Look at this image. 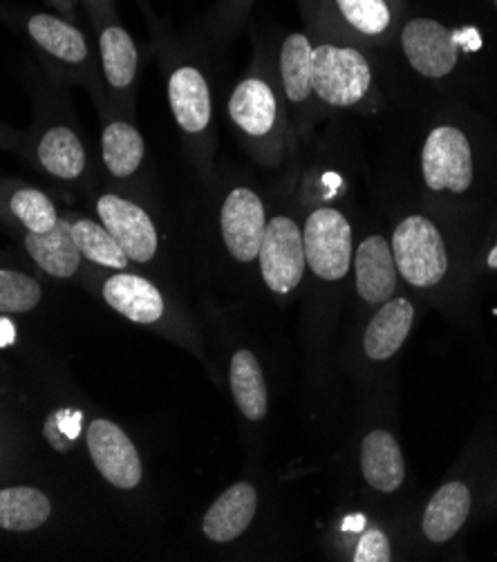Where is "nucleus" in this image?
<instances>
[{
    "label": "nucleus",
    "mask_w": 497,
    "mask_h": 562,
    "mask_svg": "<svg viewBox=\"0 0 497 562\" xmlns=\"http://www.w3.org/2000/svg\"><path fill=\"white\" fill-rule=\"evenodd\" d=\"M229 117L249 137L269 135L279 120V101L271 86L256 77L240 81L229 99Z\"/></svg>",
    "instance_id": "14"
},
{
    "label": "nucleus",
    "mask_w": 497,
    "mask_h": 562,
    "mask_svg": "<svg viewBox=\"0 0 497 562\" xmlns=\"http://www.w3.org/2000/svg\"><path fill=\"white\" fill-rule=\"evenodd\" d=\"M488 267L490 269H497V245L490 249V254H488Z\"/></svg>",
    "instance_id": "31"
},
{
    "label": "nucleus",
    "mask_w": 497,
    "mask_h": 562,
    "mask_svg": "<svg viewBox=\"0 0 497 562\" xmlns=\"http://www.w3.org/2000/svg\"><path fill=\"white\" fill-rule=\"evenodd\" d=\"M70 232H72V238L86 260H90L99 267L117 269V271L128 269L131 258L126 256L122 245L115 240V236L103 227V224L81 217V220L70 222Z\"/></svg>",
    "instance_id": "26"
},
{
    "label": "nucleus",
    "mask_w": 497,
    "mask_h": 562,
    "mask_svg": "<svg viewBox=\"0 0 497 562\" xmlns=\"http://www.w3.org/2000/svg\"><path fill=\"white\" fill-rule=\"evenodd\" d=\"M10 209L14 217L27 229V234H47L59 224V211L38 189H21L12 195Z\"/></svg>",
    "instance_id": "27"
},
{
    "label": "nucleus",
    "mask_w": 497,
    "mask_h": 562,
    "mask_svg": "<svg viewBox=\"0 0 497 562\" xmlns=\"http://www.w3.org/2000/svg\"><path fill=\"white\" fill-rule=\"evenodd\" d=\"M231 395L240 413L249 422H260L267 415V383L260 368V361L249 350H238L229 368Z\"/></svg>",
    "instance_id": "23"
},
{
    "label": "nucleus",
    "mask_w": 497,
    "mask_h": 562,
    "mask_svg": "<svg viewBox=\"0 0 497 562\" xmlns=\"http://www.w3.org/2000/svg\"><path fill=\"white\" fill-rule=\"evenodd\" d=\"M38 280L14 269H0V314H25L41 303Z\"/></svg>",
    "instance_id": "28"
},
{
    "label": "nucleus",
    "mask_w": 497,
    "mask_h": 562,
    "mask_svg": "<svg viewBox=\"0 0 497 562\" xmlns=\"http://www.w3.org/2000/svg\"><path fill=\"white\" fill-rule=\"evenodd\" d=\"M357 292L365 303L381 305L397 290V262L383 236L365 238L357 249Z\"/></svg>",
    "instance_id": "11"
},
{
    "label": "nucleus",
    "mask_w": 497,
    "mask_h": 562,
    "mask_svg": "<svg viewBox=\"0 0 497 562\" xmlns=\"http://www.w3.org/2000/svg\"><path fill=\"white\" fill-rule=\"evenodd\" d=\"M337 5L341 16L365 36H379L393 23V14L385 0H337Z\"/></svg>",
    "instance_id": "29"
},
{
    "label": "nucleus",
    "mask_w": 497,
    "mask_h": 562,
    "mask_svg": "<svg viewBox=\"0 0 497 562\" xmlns=\"http://www.w3.org/2000/svg\"><path fill=\"white\" fill-rule=\"evenodd\" d=\"M408 64L428 79H441L455 70L460 47L455 36L432 19H413L402 32Z\"/></svg>",
    "instance_id": "8"
},
{
    "label": "nucleus",
    "mask_w": 497,
    "mask_h": 562,
    "mask_svg": "<svg viewBox=\"0 0 497 562\" xmlns=\"http://www.w3.org/2000/svg\"><path fill=\"white\" fill-rule=\"evenodd\" d=\"M421 173L432 191H468L473 182V153L466 135L453 126L434 128L421 150Z\"/></svg>",
    "instance_id": "5"
},
{
    "label": "nucleus",
    "mask_w": 497,
    "mask_h": 562,
    "mask_svg": "<svg viewBox=\"0 0 497 562\" xmlns=\"http://www.w3.org/2000/svg\"><path fill=\"white\" fill-rule=\"evenodd\" d=\"M471 514V491L462 482L441 486L428 502L423 514V533L432 542L451 540Z\"/></svg>",
    "instance_id": "18"
},
{
    "label": "nucleus",
    "mask_w": 497,
    "mask_h": 562,
    "mask_svg": "<svg viewBox=\"0 0 497 562\" xmlns=\"http://www.w3.org/2000/svg\"><path fill=\"white\" fill-rule=\"evenodd\" d=\"M397 271L415 288H432L449 269V254L441 234L423 215L406 217L393 236Z\"/></svg>",
    "instance_id": "1"
},
{
    "label": "nucleus",
    "mask_w": 497,
    "mask_h": 562,
    "mask_svg": "<svg viewBox=\"0 0 497 562\" xmlns=\"http://www.w3.org/2000/svg\"><path fill=\"white\" fill-rule=\"evenodd\" d=\"M36 157L52 178L64 182L79 180L86 171V148L68 126H52L45 131L38 142Z\"/></svg>",
    "instance_id": "19"
},
{
    "label": "nucleus",
    "mask_w": 497,
    "mask_h": 562,
    "mask_svg": "<svg viewBox=\"0 0 497 562\" xmlns=\"http://www.w3.org/2000/svg\"><path fill=\"white\" fill-rule=\"evenodd\" d=\"M495 5H497V0H495Z\"/></svg>",
    "instance_id": "32"
},
{
    "label": "nucleus",
    "mask_w": 497,
    "mask_h": 562,
    "mask_svg": "<svg viewBox=\"0 0 497 562\" xmlns=\"http://www.w3.org/2000/svg\"><path fill=\"white\" fill-rule=\"evenodd\" d=\"M103 301L137 325H153L163 316V296L148 278L137 273H113L101 288Z\"/></svg>",
    "instance_id": "10"
},
{
    "label": "nucleus",
    "mask_w": 497,
    "mask_h": 562,
    "mask_svg": "<svg viewBox=\"0 0 497 562\" xmlns=\"http://www.w3.org/2000/svg\"><path fill=\"white\" fill-rule=\"evenodd\" d=\"M173 120L187 133H202L211 122V90L197 68H178L169 79Z\"/></svg>",
    "instance_id": "13"
},
{
    "label": "nucleus",
    "mask_w": 497,
    "mask_h": 562,
    "mask_svg": "<svg viewBox=\"0 0 497 562\" xmlns=\"http://www.w3.org/2000/svg\"><path fill=\"white\" fill-rule=\"evenodd\" d=\"M99 52L103 75L110 88L128 90L137 77L139 66V52L133 36L120 25H108L101 30Z\"/></svg>",
    "instance_id": "24"
},
{
    "label": "nucleus",
    "mask_w": 497,
    "mask_h": 562,
    "mask_svg": "<svg viewBox=\"0 0 497 562\" xmlns=\"http://www.w3.org/2000/svg\"><path fill=\"white\" fill-rule=\"evenodd\" d=\"M52 518V499L34 486L0 488V529L27 533Z\"/></svg>",
    "instance_id": "20"
},
{
    "label": "nucleus",
    "mask_w": 497,
    "mask_h": 562,
    "mask_svg": "<svg viewBox=\"0 0 497 562\" xmlns=\"http://www.w3.org/2000/svg\"><path fill=\"white\" fill-rule=\"evenodd\" d=\"M25 249L30 258L54 278H72L79 271L83 258L72 238L70 222L64 217L47 234H27Z\"/></svg>",
    "instance_id": "17"
},
{
    "label": "nucleus",
    "mask_w": 497,
    "mask_h": 562,
    "mask_svg": "<svg viewBox=\"0 0 497 562\" xmlns=\"http://www.w3.org/2000/svg\"><path fill=\"white\" fill-rule=\"evenodd\" d=\"M86 446L99 475L115 488L131 491L142 484L144 469L128 432L115 422L97 417L86 428Z\"/></svg>",
    "instance_id": "6"
},
{
    "label": "nucleus",
    "mask_w": 497,
    "mask_h": 562,
    "mask_svg": "<svg viewBox=\"0 0 497 562\" xmlns=\"http://www.w3.org/2000/svg\"><path fill=\"white\" fill-rule=\"evenodd\" d=\"M361 469L365 482L381 493H393L404 484L406 464L393 432L374 430L361 443Z\"/></svg>",
    "instance_id": "15"
},
{
    "label": "nucleus",
    "mask_w": 497,
    "mask_h": 562,
    "mask_svg": "<svg viewBox=\"0 0 497 562\" xmlns=\"http://www.w3.org/2000/svg\"><path fill=\"white\" fill-rule=\"evenodd\" d=\"M27 32L34 43L54 59L70 66H79L88 59L86 36L68 21L52 14H34L27 21Z\"/></svg>",
    "instance_id": "21"
},
{
    "label": "nucleus",
    "mask_w": 497,
    "mask_h": 562,
    "mask_svg": "<svg viewBox=\"0 0 497 562\" xmlns=\"http://www.w3.org/2000/svg\"><path fill=\"white\" fill-rule=\"evenodd\" d=\"M312 70L314 47L309 45V38L301 32L290 34L281 47V75L290 101L303 103L309 99V94H314Z\"/></svg>",
    "instance_id": "25"
},
{
    "label": "nucleus",
    "mask_w": 497,
    "mask_h": 562,
    "mask_svg": "<svg viewBox=\"0 0 497 562\" xmlns=\"http://www.w3.org/2000/svg\"><path fill=\"white\" fill-rule=\"evenodd\" d=\"M258 260L264 285L271 292L290 294L301 285L307 260L303 232L292 217L275 215L267 222Z\"/></svg>",
    "instance_id": "4"
},
{
    "label": "nucleus",
    "mask_w": 497,
    "mask_h": 562,
    "mask_svg": "<svg viewBox=\"0 0 497 562\" xmlns=\"http://www.w3.org/2000/svg\"><path fill=\"white\" fill-rule=\"evenodd\" d=\"M256 509V488L249 482H238L211 504L202 520V531L213 542H231L249 529Z\"/></svg>",
    "instance_id": "12"
},
{
    "label": "nucleus",
    "mask_w": 497,
    "mask_h": 562,
    "mask_svg": "<svg viewBox=\"0 0 497 562\" xmlns=\"http://www.w3.org/2000/svg\"><path fill=\"white\" fill-rule=\"evenodd\" d=\"M370 83V64L359 49L329 43L314 47L312 88L325 103L337 108L354 105L365 97Z\"/></svg>",
    "instance_id": "2"
},
{
    "label": "nucleus",
    "mask_w": 497,
    "mask_h": 562,
    "mask_svg": "<svg viewBox=\"0 0 497 562\" xmlns=\"http://www.w3.org/2000/svg\"><path fill=\"white\" fill-rule=\"evenodd\" d=\"M307 267L323 280H341L352 265V227L337 209H316L303 232Z\"/></svg>",
    "instance_id": "3"
},
{
    "label": "nucleus",
    "mask_w": 497,
    "mask_h": 562,
    "mask_svg": "<svg viewBox=\"0 0 497 562\" xmlns=\"http://www.w3.org/2000/svg\"><path fill=\"white\" fill-rule=\"evenodd\" d=\"M144 137L128 122H110L101 133V157L113 178L126 180L139 171L144 161Z\"/></svg>",
    "instance_id": "22"
},
{
    "label": "nucleus",
    "mask_w": 497,
    "mask_h": 562,
    "mask_svg": "<svg viewBox=\"0 0 497 562\" xmlns=\"http://www.w3.org/2000/svg\"><path fill=\"white\" fill-rule=\"evenodd\" d=\"M391 560H393V551H391L388 538H385V533L379 529H368L359 540V547L354 551V562H391Z\"/></svg>",
    "instance_id": "30"
},
{
    "label": "nucleus",
    "mask_w": 497,
    "mask_h": 562,
    "mask_svg": "<svg viewBox=\"0 0 497 562\" xmlns=\"http://www.w3.org/2000/svg\"><path fill=\"white\" fill-rule=\"evenodd\" d=\"M415 318V307L406 299H395L385 303L365 329V355L372 361H385L399 352L406 344Z\"/></svg>",
    "instance_id": "16"
},
{
    "label": "nucleus",
    "mask_w": 497,
    "mask_h": 562,
    "mask_svg": "<svg viewBox=\"0 0 497 562\" xmlns=\"http://www.w3.org/2000/svg\"><path fill=\"white\" fill-rule=\"evenodd\" d=\"M97 215L133 262L142 265L155 258L159 247L157 229L139 204L115 193H103L97 200Z\"/></svg>",
    "instance_id": "7"
},
{
    "label": "nucleus",
    "mask_w": 497,
    "mask_h": 562,
    "mask_svg": "<svg viewBox=\"0 0 497 562\" xmlns=\"http://www.w3.org/2000/svg\"><path fill=\"white\" fill-rule=\"evenodd\" d=\"M219 229H223L227 251L236 260H256L267 229L262 200L251 189H234L219 211Z\"/></svg>",
    "instance_id": "9"
}]
</instances>
